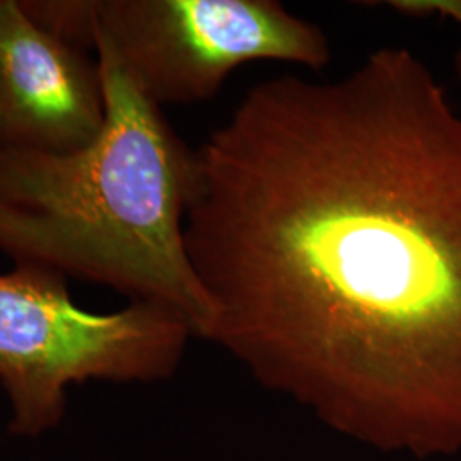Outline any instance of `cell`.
I'll list each match as a JSON object with an SVG mask.
<instances>
[{"label": "cell", "instance_id": "5b68a950", "mask_svg": "<svg viewBox=\"0 0 461 461\" xmlns=\"http://www.w3.org/2000/svg\"><path fill=\"white\" fill-rule=\"evenodd\" d=\"M104 122L98 59L40 30L19 0H0V146L70 152Z\"/></svg>", "mask_w": 461, "mask_h": 461}, {"label": "cell", "instance_id": "7a4b0ae2", "mask_svg": "<svg viewBox=\"0 0 461 461\" xmlns=\"http://www.w3.org/2000/svg\"><path fill=\"white\" fill-rule=\"evenodd\" d=\"M106 122L86 148L0 146V253L183 316L195 337L214 304L185 241L197 158L115 57L96 47Z\"/></svg>", "mask_w": 461, "mask_h": 461}, {"label": "cell", "instance_id": "ba28073f", "mask_svg": "<svg viewBox=\"0 0 461 461\" xmlns=\"http://www.w3.org/2000/svg\"><path fill=\"white\" fill-rule=\"evenodd\" d=\"M455 67H456V74H458V79H460L461 83V50L456 53V57H455Z\"/></svg>", "mask_w": 461, "mask_h": 461}, {"label": "cell", "instance_id": "8992f818", "mask_svg": "<svg viewBox=\"0 0 461 461\" xmlns=\"http://www.w3.org/2000/svg\"><path fill=\"white\" fill-rule=\"evenodd\" d=\"M40 30L72 47L96 49L98 0H19Z\"/></svg>", "mask_w": 461, "mask_h": 461}, {"label": "cell", "instance_id": "277c9868", "mask_svg": "<svg viewBox=\"0 0 461 461\" xmlns=\"http://www.w3.org/2000/svg\"><path fill=\"white\" fill-rule=\"evenodd\" d=\"M98 45L161 108L214 98L253 62L331 59L327 34L277 0H98Z\"/></svg>", "mask_w": 461, "mask_h": 461}, {"label": "cell", "instance_id": "3957f363", "mask_svg": "<svg viewBox=\"0 0 461 461\" xmlns=\"http://www.w3.org/2000/svg\"><path fill=\"white\" fill-rule=\"evenodd\" d=\"M190 337L188 321L167 308L131 303L115 313H91L72 301L62 274L16 265L0 274V386L11 430L38 436L55 428L70 384L169 378Z\"/></svg>", "mask_w": 461, "mask_h": 461}, {"label": "cell", "instance_id": "52a82bcc", "mask_svg": "<svg viewBox=\"0 0 461 461\" xmlns=\"http://www.w3.org/2000/svg\"><path fill=\"white\" fill-rule=\"evenodd\" d=\"M390 5L407 16L441 14L451 17L461 26V0H400L390 2Z\"/></svg>", "mask_w": 461, "mask_h": 461}, {"label": "cell", "instance_id": "6da1fadb", "mask_svg": "<svg viewBox=\"0 0 461 461\" xmlns=\"http://www.w3.org/2000/svg\"><path fill=\"white\" fill-rule=\"evenodd\" d=\"M195 158L209 340L354 441L461 453V113L426 62L257 84Z\"/></svg>", "mask_w": 461, "mask_h": 461}]
</instances>
